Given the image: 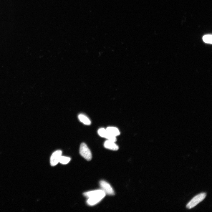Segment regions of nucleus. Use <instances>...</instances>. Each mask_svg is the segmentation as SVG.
Returning a JSON list of instances; mask_svg holds the SVG:
<instances>
[{
  "label": "nucleus",
  "instance_id": "obj_1",
  "mask_svg": "<svg viewBox=\"0 0 212 212\" xmlns=\"http://www.w3.org/2000/svg\"><path fill=\"white\" fill-rule=\"evenodd\" d=\"M83 195L88 198L87 201V204L92 206L99 203L106 194L102 189H99L85 192Z\"/></svg>",
  "mask_w": 212,
  "mask_h": 212
},
{
  "label": "nucleus",
  "instance_id": "obj_2",
  "mask_svg": "<svg viewBox=\"0 0 212 212\" xmlns=\"http://www.w3.org/2000/svg\"><path fill=\"white\" fill-rule=\"evenodd\" d=\"M206 196V194L202 193L199 194L194 197L187 204L186 207L189 209H191L202 201Z\"/></svg>",
  "mask_w": 212,
  "mask_h": 212
},
{
  "label": "nucleus",
  "instance_id": "obj_3",
  "mask_svg": "<svg viewBox=\"0 0 212 212\" xmlns=\"http://www.w3.org/2000/svg\"><path fill=\"white\" fill-rule=\"evenodd\" d=\"M80 153L81 155L87 160L90 161L91 160V152L85 143H82L81 144L80 148Z\"/></svg>",
  "mask_w": 212,
  "mask_h": 212
},
{
  "label": "nucleus",
  "instance_id": "obj_4",
  "mask_svg": "<svg viewBox=\"0 0 212 212\" xmlns=\"http://www.w3.org/2000/svg\"><path fill=\"white\" fill-rule=\"evenodd\" d=\"M100 185L102 189L105 193L109 195H114L115 193L113 189L108 183L104 180H101Z\"/></svg>",
  "mask_w": 212,
  "mask_h": 212
},
{
  "label": "nucleus",
  "instance_id": "obj_5",
  "mask_svg": "<svg viewBox=\"0 0 212 212\" xmlns=\"http://www.w3.org/2000/svg\"><path fill=\"white\" fill-rule=\"evenodd\" d=\"M62 153V151L60 150H57L52 153L50 159V163L51 166H54L57 164L59 162Z\"/></svg>",
  "mask_w": 212,
  "mask_h": 212
},
{
  "label": "nucleus",
  "instance_id": "obj_6",
  "mask_svg": "<svg viewBox=\"0 0 212 212\" xmlns=\"http://www.w3.org/2000/svg\"><path fill=\"white\" fill-rule=\"evenodd\" d=\"M104 146L105 148L113 150H117L119 149L118 146L115 143V142L108 140L105 142Z\"/></svg>",
  "mask_w": 212,
  "mask_h": 212
},
{
  "label": "nucleus",
  "instance_id": "obj_7",
  "mask_svg": "<svg viewBox=\"0 0 212 212\" xmlns=\"http://www.w3.org/2000/svg\"><path fill=\"white\" fill-rule=\"evenodd\" d=\"M107 132L110 134L116 136L120 134V132L117 128L113 127H109L106 129Z\"/></svg>",
  "mask_w": 212,
  "mask_h": 212
},
{
  "label": "nucleus",
  "instance_id": "obj_8",
  "mask_svg": "<svg viewBox=\"0 0 212 212\" xmlns=\"http://www.w3.org/2000/svg\"><path fill=\"white\" fill-rule=\"evenodd\" d=\"M78 118L80 122L85 125H89L91 124L90 119L83 114H80L78 116Z\"/></svg>",
  "mask_w": 212,
  "mask_h": 212
},
{
  "label": "nucleus",
  "instance_id": "obj_9",
  "mask_svg": "<svg viewBox=\"0 0 212 212\" xmlns=\"http://www.w3.org/2000/svg\"><path fill=\"white\" fill-rule=\"evenodd\" d=\"M97 132L100 136L106 138L109 134L106 130L103 128H101L99 129Z\"/></svg>",
  "mask_w": 212,
  "mask_h": 212
},
{
  "label": "nucleus",
  "instance_id": "obj_10",
  "mask_svg": "<svg viewBox=\"0 0 212 212\" xmlns=\"http://www.w3.org/2000/svg\"><path fill=\"white\" fill-rule=\"evenodd\" d=\"M69 157L61 156L59 160V162L63 164H66L69 163L70 160Z\"/></svg>",
  "mask_w": 212,
  "mask_h": 212
},
{
  "label": "nucleus",
  "instance_id": "obj_11",
  "mask_svg": "<svg viewBox=\"0 0 212 212\" xmlns=\"http://www.w3.org/2000/svg\"><path fill=\"white\" fill-rule=\"evenodd\" d=\"M203 41L207 43H212V37L211 35L208 34L204 36L203 37Z\"/></svg>",
  "mask_w": 212,
  "mask_h": 212
}]
</instances>
